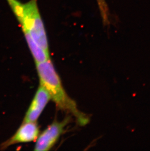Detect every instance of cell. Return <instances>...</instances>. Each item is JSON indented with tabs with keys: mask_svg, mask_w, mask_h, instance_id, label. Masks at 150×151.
Segmentation results:
<instances>
[{
	"mask_svg": "<svg viewBox=\"0 0 150 151\" xmlns=\"http://www.w3.org/2000/svg\"><path fill=\"white\" fill-rule=\"evenodd\" d=\"M36 68L40 84L47 91L58 108L75 116L80 125L87 124L88 116L79 111L75 101L67 94L51 59L36 63Z\"/></svg>",
	"mask_w": 150,
	"mask_h": 151,
	"instance_id": "cell-1",
	"label": "cell"
},
{
	"mask_svg": "<svg viewBox=\"0 0 150 151\" xmlns=\"http://www.w3.org/2000/svg\"><path fill=\"white\" fill-rule=\"evenodd\" d=\"M19 21L23 30L29 32L33 41L49 55L45 29L37 7L36 0H31L23 4V11Z\"/></svg>",
	"mask_w": 150,
	"mask_h": 151,
	"instance_id": "cell-2",
	"label": "cell"
},
{
	"mask_svg": "<svg viewBox=\"0 0 150 151\" xmlns=\"http://www.w3.org/2000/svg\"><path fill=\"white\" fill-rule=\"evenodd\" d=\"M69 117L62 121H55L39 135L34 150L46 151L50 150L64 133L66 126L69 122Z\"/></svg>",
	"mask_w": 150,
	"mask_h": 151,
	"instance_id": "cell-3",
	"label": "cell"
},
{
	"mask_svg": "<svg viewBox=\"0 0 150 151\" xmlns=\"http://www.w3.org/2000/svg\"><path fill=\"white\" fill-rule=\"evenodd\" d=\"M40 133L36 122H23L14 135L0 145V150H6L14 144L30 142L37 139Z\"/></svg>",
	"mask_w": 150,
	"mask_h": 151,
	"instance_id": "cell-4",
	"label": "cell"
},
{
	"mask_svg": "<svg viewBox=\"0 0 150 151\" xmlns=\"http://www.w3.org/2000/svg\"><path fill=\"white\" fill-rule=\"evenodd\" d=\"M50 99L47 91L40 84L23 122H36Z\"/></svg>",
	"mask_w": 150,
	"mask_h": 151,
	"instance_id": "cell-5",
	"label": "cell"
},
{
	"mask_svg": "<svg viewBox=\"0 0 150 151\" xmlns=\"http://www.w3.org/2000/svg\"><path fill=\"white\" fill-rule=\"evenodd\" d=\"M23 32L36 63H41L50 59L49 55L47 54L33 41L29 32L26 30H23Z\"/></svg>",
	"mask_w": 150,
	"mask_h": 151,
	"instance_id": "cell-6",
	"label": "cell"
}]
</instances>
